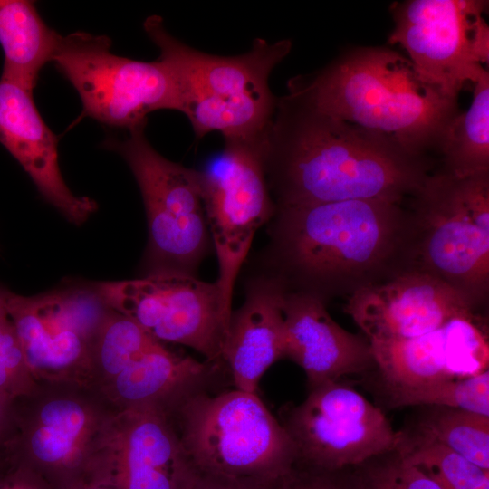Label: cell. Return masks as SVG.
I'll return each instance as SVG.
<instances>
[{"instance_id":"1","label":"cell","mask_w":489,"mask_h":489,"mask_svg":"<svg viewBox=\"0 0 489 489\" xmlns=\"http://www.w3.org/2000/svg\"><path fill=\"white\" fill-rule=\"evenodd\" d=\"M264 165L276 206L347 200L401 205L433 167L427 156L323 112L292 91L277 98L264 136Z\"/></svg>"},{"instance_id":"2","label":"cell","mask_w":489,"mask_h":489,"mask_svg":"<svg viewBox=\"0 0 489 489\" xmlns=\"http://www.w3.org/2000/svg\"><path fill=\"white\" fill-rule=\"evenodd\" d=\"M406 210L379 200L276 206L259 272L326 303L405 268Z\"/></svg>"},{"instance_id":"3","label":"cell","mask_w":489,"mask_h":489,"mask_svg":"<svg viewBox=\"0 0 489 489\" xmlns=\"http://www.w3.org/2000/svg\"><path fill=\"white\" fill-rule=\"evenodd\" d=\"M287 86L318 110L387 135L421 156L438 150L460 112L457 98L444 94L420 77L409 59L385 47L349 50Z\"/></svg>"},{"instance_id":"4","label":"cell","mask_w":489,"mask_h":489,"mask_svg":"<svg viewBox=\"0 0 489 489\" xmlns=\"http://www.w3.org/2000/svg\"><path fill=\"white\" fill-rule=\"evenodd\" d=\"M143 28L176 78L180 112L189 120L197 139L215 130L224 139H252L264 134L277 103L268 79L291 52L290 40L269 43L256 38L245 53L220 56L197 51L177 40L158 15L149 16Z\"/></svg>"},{"instance_id":"5","label":"cell","mask_w":489,"mask_h":489,"mask_svg":"<svg viewBox=\"0 0 489 489\" xmlns=\"http://www.w3.org/2000/svg\"><path fill=\"white\" fill-rule=\"evenodd\" d=\"M406 211L405 270L430 274L476 307L489 294V172L430 173Z\"/></svg>"},{"instance_id":"6","label":"cell","mask_w":489,"mask_h":489,"mask_svg":"<svg viewBox=\"0 0 489 489\" xmlns=\"http://www.w3.org/2000/svg\"><path fill=\"white\" fill-rule=\"evenodd\" d=\"M181 443L199 473L274 482L296 462L285 428L256 393H199L177 411Z\"/></svg>"},{"instance_id":"7","label":"cell","mask_w":489,"mask_h":489,"mask_svg":"<svg viewBox=\"0 0 489 489\" xmlns=\"http://www.w3.org/2000/svg\"><path fill=\"white\" fill-rule=\"evenodd\" d=\"M147 122L110 138L104 147L128 163L140 189L148 221L145 274L197 276L213 244L202 197L199 170L160 155L145 136Z\"/></svg>"},{"instance_id":"8","label":"cell","mask_w":489,"mask_h":489,"mask_svg":"<svg viewBox=\"0 0 489 489\" xmlns=\"http://www.w3.org/2000/svg\"><path fill=\"white\" fill-rule=\"evenodd\" d=\"M53 62L77 91L82 117L131 129L162 109L180 111L178 86L160 58L145 62L116 55L106 35L74 32L59 36Z\"/></svg>"},{"instance_id":"9","label":"cell","mask_w":489,"mask_h":489,"mask_svg":"<svg viewBox=\"0 0 489 489\" xmlns=\"http://www.w3.org/2000/svg\"><path fill=\"white\" fill-rule=\"evenodd\" d=\"M108 307L136 321L156 340L187 346L219 363L232 303L217 282L156 273L94 285Z\"/></svg>"},{"instance_id":"10","label":"cell","mask_w":489,"mask_h":489,"mask_svg":"<svg viewBox=\"0 0 489 489\" xmlns=\"http://www.w3.org/2000/svg\"><path fill=\"white\" fill-rule=\"evenodd\" d=\"M264 136L225 139L220 155L199 170L206 221L219 266L216 282L229 302L256 231L276 212L264 171Z\"/></svg>"},{"instance_id":"11","label":"cell","mask_w":489,"mask_h":489,"mask_svg":"<svg viewBox=\"0 0 489 489\" xmlns=\"http://www.w3.org/2000/svg\"><path fill=\"white\" fill-rule=\"evenodd\" d=\"M282 425L295 447V464L327 471L394 451L401 438L380 408L340 380L310 389L283 413Z\"/></svg>"},{"instance_id":"12","label":"cell","mask_w":489,"mask_h":489,"mask_svg":"<svg viewBox=\"0 0 489 489\" xmlns=\"http://www.w3.org/2000/svg\"><path fill=\"white\" fill-rule=\"evenodd\" d=\"M481 0H408L395 3L388 43L401 45L420 77L457 98L489 60V29Z\"/></svg>"},{"instance_id":"13","label":"cell","mask_w":489,"mask_h":489,"mask_svg":"<svg viewBox=\"0 0 489 489\" xmlns=\"http://www.w3.org/2000/svg\"><path fill=\"white\" fill-rule=\"evenodd\" d=\"M111 309L95 287H66L33 296L8 291L6 312L29 372L59 374L87 365Z\"/></svg>"},{"instance_id":"14","label":"cell","mask_w":489,"mask_h":489,"mask_svg":"<svg viewBox=\"0 0 489 489\" xmlns=\"http://www.w3.org/2000/svg\"><path fill=\"white\" fill-rule=\"evenodd\" d=\"M478 309L446 283L416 270L359 289L343 307L369 342L413 339Z\"/></svg>"},{"instance_id":"15","label":"cell","mask_w":489,"mask_h":489,"mask_svg":"<svg viewBox=\"0 0 489 489\" xmlns=\"http://www.w3.org/2000/svg\"><path fill=\"white\" fill-rule=\"evenodd\" d=\"M369 343L385 389L465 379L489 366L488 331L479 314L413 339Z\"/></svg>"},{"instance_id":"16","label":"cell","mask_w":489,"mask_h":489,"mask_svg":"<svg viewBox=\"0 0 489 489\" xmlns=\"http://www.w3.org/2000/svg\"><path fill=\"white\" fill-rule=\"evenodd\" d=\"M326 305L302 292L283 298L284 358L303 369L310 389L375 368L369 340L340 326Z\"/></svg>"},{"instance_id":"17","label":"cell","mask_w":489,"mask_h":489,"mask_svg":"<svg viewBox=\"0 0 489 489\" xmlns=\"http://www.w3.org/2000/svg\"><path fill=\"white\" fill-rule=\"evenodd\" d=\"M0 143L29 175L43 197L69 222L83 224L97 203L79 197L62 176L57 139L40 115L33 92L0 79Z\"/></svg>"},{"instance_id":"18","label":"cell","mask_w":489,"mask_h":489,"mask_svg":"<svg viewBox=\"0 0 489 489\" xmlns=\"http://www.w3.org/2000/svg\"><path fill=\"white\" fill-rule=\"evenodd\" d=\"M244 303L232 311L222 361L236 389L256 393L264 372L284 358L283 284L257 271L245 283Z\"/></svg>"},{"instance_id":"19","label":"cell","mask_w":489,"mask_h":489,"mask_svg":"<svg viewBox=\"0 0 489 489\" xmlns=\"http://www.w3.org/2000/svg\"><path fill=\"white\" fill-rule=\"evenodd\" d=\"M115 489H188L199 475L166 415L129 409L117 445Z\"/></svg>"},{"instance_id":"20","label":"cell","mask_w":489,"mask_h":489,"mask_svg":"<svg viewBox=\"0 0 489 489\" xmlns=\"http://www.w3.org/2000/svg\"><path fill=\"white\" fill-rule=\"evenodd\" d=\"M216 362L178 356L158 341L114 378L117 396L129 409L176 411L190 398L206 392Z\"/></svg>"},{"instance_id":"21","label":"cell","mask_w":489,"mask_h":489,"mask_svg":"<svg viewBox=\"0 0 489 489\" xmlns=\"http://www.w3.org/2000/svg\"><path fill=\"white\" fill-rule=\"evenodd\" d=\"M60 34L40 16L34 2L0 0L2 80L33 92L43 67L53 61Z\"/></svg>"},{"instance_id":"22","label":"cell","mask_w":489,"mask_h":489,"mask_svg":"<svg viewBox=\"0 0 489 489\" xmlns=\"http://www.w3.org/2000/svg\"><path fill=\"white\" fill-rule=\"evenodd\" d=\"M474 83L473 101L448 125L438 151L442 171L456 177L489 172V72L484 68Z\"/></svg>"},{"instance_id":"23","label":"cell","mask_w":489,"mask_h":489,"mask_svg":"<svg viewBox=\"0 0 489 489\" xmlns=\"http://www.w3.org/2000/svg\"><path fill=\"white\" fill-rule=\"evenodd\" d=\"M409 431L489 470V417L458 408L427 406Z\"/></svg>"},{"instance_id":"24","label":"cell","mask_w":489,"mask_h":489,"mask_svg":"<svg viewBox=\"0 0 489 489\" xmlns=\"http://www.w3.org/2000/svg\"><path fill=\"white\" fill-rule=\"evenodd\" d=\"M87 414L78 402L57 398L47 402L38 415L28 446L43 464L62 465L76 452L87 427Z\"/></svg>"},{"instance_id":"25","label":"cell","mask_w":489,"mask_h":489,"mask_svg":"<svg viewBox=\"0 0 489 489\" xmlns=\"http://www.w3.org/2000/svg\"><path fill=\"white\" fill-rule=\"evenodd\" d=\"M400 432L398 453L441 489H489V470L409 430Z\"/></svg>"},{"instance_id":"26","label":"cell","mask_w":489,"mask_h":489,"mask_svg":"<svg viewBox=\"0 0 489 489\" xmlns=\"http://www.w3.org/2000/svg\"><path fill=\"white\" fill-rule=\"evenodd\" d=\"M385 390L391 407H447L489 417V369L465 379Z\"/></svg>"},{"instance_id":"27","label":"cell","mask_w":489,"mask_h":489,"mask_svg":"<svg viewBox=\"0 0 489 489\" xmlns=\"http://www.w3.org/2000/svg\"><path fill=\"white\" fill-rule=\"evenodd\" d=\"M156 342L132 319L111 310L96 339L92 359L115 378Z\"/></svg>"},{"instance_id":"28","label":"cell","mask_w":489,"mask_h":489,"mask_svg":"<svg viewBox=\"0 0 489 489\" xmlns=\"http://www.w3.org/2000/svg\"><path fill=\"white\" fill-rule=\"evenodd\" d=\"M349 489H441L396 449L345 469Z\"/></svg>"},{"instance_id":"29","label":"cell","mask_w":489,"mask_h":489,"mask_svg":"<svg viewBox=\"0 0 489 489\" xmlns=\"http://www.w3.org/2000/svg\"><path fill=\"white\" fill-rule=\"evenodd\" d=\"M24 353L7 312L0 314V396L9 398L21 390L28 373Z\"/></svg>"},{"instance_id":"30","label":"cell","mask_w":489,"mask_h":489,"mask_svg":"<svg viewBox=\"0 0 489 489\" xmlns=\"http://www.w3.org/2000/svg\"><path fill=\"white\" fill-rule=\"evenodd\" d=\"M273 489H349L345 470L327 471L298 464L281 476Z\"/></svg>"},{"instance_id":"31","label":"cell","mask_w":489,"mask_h":489,"mask_svg":"<svg viewBox=\"0 0 489 489\" xmlns=\"http://www.w3.org/2000/svg\"><path fill=\"white\" fill-rule=\"evenodd\" d=\"M275 482L200 473L188 489H273Z\"/></svg>"},{"instance_id":"32","label":"cell","mask_w":489,"mask_h":489,"mask_svg":"<svg viewBox=\"0 0 489 489\" xmlns=\"http://www.w3.org/2000/svg\"><path fill=\"white\" fill-rule=\"evenodd\" d=\"M0 489H39L31 475L24 468L0 480Z\"/></svg>"},{"instance_id":"33","label":"cell","mask_w":489,"mask_h":489,"mask_svg":"<svg viewBox=\"0 0 489 489\" xmlns=\"http://www.w3.org/2000/svg\"><path fill=\"white\" fill-rule=\"evenodd\" d=\"M8 291L0 288V314L6 312V297Z\"/></svg>"},{"instance_id":"34","label":"cell","mask_w":489,"mask_h":489,"mask_svg":"<svg viewBox=\"0 0 489 489\" xmlns=\"http://www.w3.org/2000/svg\"><path fill=\"white\" fill-rule=\"evenodd\" d=\"M8 399L0 396V428L3 425L4 419L5 417L6 411V403Z\"/></svg>"},{"instance_id":"35","label":"cell","mask_w":489,"mask_h":489,"mask_svg":"<svg viewBox=\"0 0 489 489\" xmlns=\"http://www.w3.org/2000/svg\"><path fill=\"white\" fill-rule=\"evenodd\" d=\"M73 489H115L110 485L105 484H90V485H80Z\"/></svg>"}]
</instances>
